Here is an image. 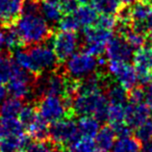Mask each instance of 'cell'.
Segmentation results:
<instances>
[{"instance_id":"cell-16","label":"cell","mask_w":152,"mask_h":152,"mask_svg":"<svg viewBox=\"0 0 152 152\" xmlns=\"http://www.w3.org/2000/svg\"><path fill=\"white\" fill-rule=\"evenodd\" d=\"M29 143L26 133L11 134L0 137V152H20Z\"/></svg>"},{"instance_id":"cell-28","label":"cell","mask_w":152,"mask_h":152,"mask_svg":"<svg viewBox=\"0 0 152 152\" xmlns=\"http://www.w3.org/2000/svg\"><path fill=\"white\" fill-rule=\"evenodd\" d=\"M106 121L112 127H115L119 124L125 122V105L122 104H108Z\"/></svg>"},{"instance_id":"cell-31","label":"cell","mask_w":152,"mask_h":152,"mask_svg":"<svg viewBox=\"0 0 152 152\" xmlns=\"http://www.w3.org/2000/svg\"><path fill=\"white\" fill-rule=\"evenodd\" d=\"M70 148L78 152H100L95 141L91 137H80Z\"/></svg>"},{"instance_id":"cell-43","label":"cell","mask_w":152,"mask_h":152,"mask_svg":"<svg viewBox=\"0 0 152 152\" xmlns=\"http://www.w3.org/2000/svg\"><path fill=\"white\" fill-rule=\"evenodd\" d=\"M121 2V4H124V5H131V4H133L134 2H137V0H119Z\"/></svg>"},{"instance_id":"cell-36","label":"cell","mask_w":152,"mask_h":152,"mask_svg":"<svg viewBox=\"0 0 152 152\" xmlns=\"http://www.w3.org/2000/svg\"><path fill=\"white\" fill-rule=\"evenodd\" d=\"M135 137L139 140L140 142H145L152 140V120L149 119L148 121H146L145 123H143L142 125H140L139 127L135 128Z\"/></svg>"},{"instance_id":"cell-20","label":"cell","mask_w":152,"mask_h":152,"mask_svg":"<svg viewBox=\"0 0 152 152\" xmlns=\"http://www.w3.org/2000/svg\"><path fill=\"white\" fill-rule=\"evenodd\" d=\"M73 15L75 16L80 28H86L89 26L95 25L98 18L97 11L93 7H90L88 4L77 7V9L73 12Z\"/></svg>"},{"instance_id":"cell-10","label":"cell","mask_w":152,"mask_h":152,"mask_svg":"<svg viewBox=\"0 0 152 152\" xmlns=\"http://www.w3.org/2000/svg\"><path fill=\"white\" fill-rule=\"evenodd\" d=\"M79 44L80 41L76 31L59 30L52 39V49L58 61H66L75 54L79 48Z\"/></svg>"},{"instance_id":"cell-37","label":"cell","mask_w":152,"mask_h":152,"mask_svg":"<svg viewBox=\"0 0 152 152\" xmlns=\"http://www.w3.org/2000/svg\"><path fill=\"white\" fill-rule=\"evenodd\" d=\"M117 24H118V19L116 16L110 15V14H101L100 16H98L95 25L113 31V29L117 27Z\"/></svg>"},{"instance_id":"cell-42","label":"cell","mask_w":152,"mask_h":152,"mask_svg":"<svg viewBox=\"0 0 152 152\" xmlns=\"http://www.w3.org/2000/svg\"><path fill=\"white\" fill-rule=\"evenodd\" d=\"M146 27H147V32L149 34V38L150 40L152 41V13L150 15L149 19H148L147 23H146Z\"/></svg>"},{"instance_id":"cell-30","label":"cell","mask_w":152,"mask_h":152,"mask_svg":"<svg viewBox=\"0 0 152 152\" xmlns=\"http://www.w3.org/2000/svg\"><path fill=\"white\" fill-rule=\"evenodd\" d=\"M3 45L9 50L12 51H15L16 49L21 47L22 41L16 28L14 27V25L4 27V42H3Z\"/></svg>"},{"instance_id":"cell-45","label":"cell","mask_w":152,"mask_h":152,"mask_svg":"<svg viewBox=\"0 0 152 152\" xmlns=\"http://www.w3.org/2000/svg\"><path fill=\"white\" fill-rule=\"evenodd\" d=\"M76 1H77V3H79L80 5H83V4H89L92 0H76Z\"/></svg>"},{"instance_id":"cell-48","label":"cell","mask_w":152,"mask_h":152,"mask_svg":"<svg viewBox=\"0 0 152 152\" xmlns=\"http://www.w3.org/2000/svg\"><path fill=\"white\" fill-rule=\"evenodd\" d=\"M20 152H21V151H20Z\"/></svg>"},{"instance_id":"cell-41","label":"cell","mask_w":152,"mask_h":152,"mask_svg":"<svg viewBox=\"0 0 152 152\" xmlns=\"http://www.w3.org/2000/svg\"><path fill=\"white\" fill-rule=\"evenodd\" d=\"M7 90L2 83H0V103H2L5 100V97H7Z\"/></svg>"},{"instance_id":"cell-26","label":"cell","mask_w":152,"mask_h":152,"mask_svg":"<svg viewBox=\"0 0 152 152\" xmlns=\"http://www.w3.org/2000/svg\"><path fill=\"white\" fill-rule=\"evenodd\" d=\"M1 137L11 134H21L25 133V127L17 118H1L0 119Z\"/></svg>"},{"instance_id":"cell-6","label":"cell","mask_w":152,"mask_h":152,"mask_svg":"<svg viewBox=\"0 0 152 152\" xmlns=\"http://www.w3.org/2000/svg\"><path fill=\"white\" fill-rule=\"evenodd\" d=\"M66 78L61 73L51 71L41 74L37 78L32 87V94L37 98H42L48 95L64 96L66 88Z\"/></svg>"},{"instance_id":"cell-7","label":"cell","mask_w":152,"mask_h":152,"mask_svg":"<svg viewBox=\"0 0 152 152\" xmlns=\"http://www.w3.org/2000/svg\"><path fill=\"white\" fill-rule=\"evenodd\" d=\"M28 52L32 61V73L41 75L43 73L54 71L57 67L58 59L53 49L46 44H36L30 46Z\"/></svg>"},{"instance_id":"cell-24","label":"cell","mask_w":152,"mask_h":152,"mask_svg":"<svg viewBox=\"0 0 152 152\" xmlns=\"http://www.w3.org/2000/svg\"><path fill=\"white\" fill-rule=\"evenodd\" d=\"M112 152H141V142L131 134L119 137L113 146Z\"/></svg>"},{"instance_id":"cell-38","label":"cell","mask_w":152,"mask_h":152,"mask_svg":"<svg viewBox=\"0 0 152 152\" xmlns=\"http://www.w3.org/2000/svg\"><path fill=\"white\" fill-rule=\"evenodd\" d=\"M128 99L131 103H143L145 100V91L141 88L134 87L128 92Z\"/></svg>"},{"instance_id":"cell-9","label":"cell","mask_w":152,"mask_h":152,"mask_svg":"<svg viewBox=\"0 0 152 152\" xmlns=\"http://www.w3.org/2000/svg\"><path fill=\"white\" fill-rule=\"evenodd\" d=\"M36 80L34 74L26 70L20 69L14 65L13 74L7 83V93L12 97L18 99H25L32 94V87Z\"/></svg>"},{"instance_id":"cell-18","label":"cell","mask_w":152,"mask_h":152,"mask_svg":"<svg viewBox=\"0 0 152 152\" xmlns=\"http://www.w3.org/2000/svg\"><path fill=\"white\" fill-rule=\"evenodd\" d=\"M116 131L112 126L105 125L100 127L99 131L95 137V143L97 145L100 152H110L112 151L113 146L116 142Z\"/></svg>"},{"instance_id":"cell-33","label":"cell","mask_w":152,"mask_h":152,"mask_svg":"<svg viewBox=\"0 0 152 152\" xmlns=\"http://www.w3.org/2000/svg\"><path fill=\"white\" fill-rule=\"evenodd\" d=\"M14 70V63L7 57H0V83H7Z\"/></svg>"},{"instance_id":"cell-39","label":"cell","mask_w":152,"mask_h":152,"mask_svg":"<svg viewBox=\"0 0 152 152\" xmlns=\"http://www.w3.org/2000/svg\"><path fill=\"white\" fill-rule=\"evenodd\" d=\"M145 91V104L149 107V110L152 112V83H148L146 86Z\"/></svg>"},{"instance_id":"cell-40","label":"cell","mask_w":152,"mask_h":152,"mask_svg":"<svg viewBox=\"0 0 152 152\" xmlns=\"http://www.w3.org/2000/svg\"><path fill=\"white\" fill-rule=\"evenodd\" d=\"M141 152H152V140L147 141L141 146Z\"/></svg>"},{"instance_id":"cell-8","label":"cell","mask_w":152,"mask_h":152,"mask_svg":"<svg viewBox=\"0 0 152 152\" xmlns=\"http://www.w3.org/2000/svg\"><path fill=\"white\" fill-rule=\"evenodd\" d=\"M112 37V30L104 29L97 25L83 28V40L85 51L96 57L100 56L105 51L106 45Z\"/></svg>"},{"instance_id":"cell-19","label":"cell","mask_w":152,"mask_h":152,"mask_svg":"<svg viewBox=\"0 0 152 152\" xmlns=\"http://www.w3.org/2000/svg\"><path fill=\"white\" fill-rule=\"evenodd\" d=\"M40 12L48 23H58L64 16L61 4L54 0H43L40 5Z\"/></svg>"},{"instance_id":"cell-17","label":"cell","mask_w":152,"mask_h":152,"mask_svg":"<svg viewBox=\"0 0 152 152\" xmlns=\"http://www.w3.org/2000/svg\"><path fill=\"white\" fill-rule=\"evenodd\" d=\"M152 13V4L146 0L140 1L131 4L129 7L131 23L133 24H146Z\"/></svg>"},{"instance_id":"cell-14","label":"cell","mask_w":152,"mask_h":152,"mask_svg":"<svg viewBox=\"0 0 152 152\" xmlns=\"http://www.w3.org/2000/svg\"><path fill=\"white\" fill-rule=\"evenodd\" d=\"M151 110L145 103L125 104V123L132 128H137L150 119Z\"/></svg>"},{"instance_id":"cell-32","label":"cell","mask_w":152,"mask_h":152,"mask_svg":"<svg viewBox=\"0 0 152 152\" xmlns=\"http://www.w3.org/2000/svg\"><path fill=\"white\" fill-rule=\"evenodd\" d=\"M38 115H39L38 110H37V107H34V105H32V104H26V105H23L21 112L19 113L18 119H19V121L26 128L38 117Z\"/></svg>"},{"instance_id":"cell-1","label":"cell","mask_w":152,"mask_h":152,"mask_svg":"<svg viewBox=\"0 0 152 152\" xmlns=\"http://www.w3.org/2000/svg\"><path fill=\"white\" fill-rule=\"evenodd\" d=\"M14 27L20 36L22 44L28 46L43 43L51 36L50 25L41 12L21 13L14 23Z\"/></svg>"},{"instance_id":"cell-4","label":"cell","mask_w":152,"mask_h":152,"mask_svg":"<svg viewBox=\"0 0 152 152\" xmlns=\"http://www.w3.org/2000/svg\"><path fill=\"white\" fill-rule=\"evenodd\" d=\"M49 127L50 143L57 147H71L80 137L77 127V123L72 119H61L54 123H51Z\"/></svg>"},{"instance_id":"cell-27","label":"cell","mask_w":152,"mask_h":152,"mask_svg":"<svg viewBox=\"0 0 152 152\" xmlns=\"http://www.w3.org/2000/svg\"><path fill=\"white\" fill-rule=\"evenodd\" d=\"M92 7L100 14H118L121 10V2L119 0H92Z\"/></svg>"},{"instance_id":"cell-35","label":"cell","mask_w":152,"mask_h":152,"mask_svg":"<svg viewBox=\"0 0 152 152\" xmlns=\"http://www.w3.org/2000/svg\"><path fill=\"white\" fill-rule=\"evenodd\" d=\"M26 152H55L54 145L46 141H32L25 147Z\"/></svg>"},{"instance_id":"cell-44","label":"cell","mask_w":152,"mask_h":152,"mask_svg":"<svg viewBox=\"0 0 152 152\" xmlns=\"http://www.w3.org/2000/svg\"><path fill=\"white\" fill-rule=\"evenodd\" d=\"M3 42H4V31L0 29V46H2Z\"/></svg>"},{"instance_id":"cell-29","label":"cell","mask_w":152,"mask_h":152,"mask_svg":"<svg viewBox=\"0 0 152 152\" xmlns=\"http://www.w3.org/2000/svg\"><path fill=\"white\" fill-rule=\"evenodd\" d=\"M12 61L14 63V65L17 66L20 69L26 70V71L32 73V61L28 50H24L21 48L16 49L15 51H13Z\"/></svg>"},{"instance_id":"cell-49","label":"cell","mask_w":152,"mask_h":152,"mask_svg":"<svg viewBox=\"0 0 152 152\" xmlns=\"http://www.w3.org/2000/svg\"><path fill=\"white\" fill-rule=\"evenodd\" d=\"M38 1H39V0H38Z\"/></svg>"},{"instance_id":"cell-3","label":"cell","mask_w":152,"mask_h":152,"mask_svg":"<svg viewBox=\"0 0 152 152\" xmlns=\"http://www.w3.org/2000/svg\"><path fill=\"white\" fill-rule=\"evenodd\" d=\"M99 67L96 56L87 51L76 52L65 63V73L71 79L83 80V78L93 74Z\"/></svg>"},{"instance_id":"cell-15","label":"cell","mask_w":152,"mask_h":152,"mask_svg":"<svg viewBox=\"0 0 152 152\" xmlns=\"http://www.w3.org/2000/svg\"><path fill=\"white\" fill-rule=\"evenodd\" d=\"M24 0H0V23L3 28L14 25L22 13Z\"/></svg>"},{"instance_id":"cell-23","label":"cell","mask_w":152,"mask_h":152,"mask_svg":"<svg viewBox=\"0 0 152 152\" xmlns=\"http://www.w3.org/2000/svg\"><path fill=\"white\" fill-rule=\"evenodd\" d=\"M25 129H27L29 137H32L34 141H46L49 137L48 123L39 115Z\"/></svg>"},{"instance_id":"cell-5","label":"cell","mask_w":152,"mask_h":152,"mask_svg":"<svg viewBox=\"0 0 152 152\" xmlns=\"http://www.w3.org/2000/svg\"><path fill=\"white\" fill-rule=\"evenodd\" d=\"M39 116L47 123H54L65 119L71 110L66 100L61 96L48 95L40 98L37 104Z\"/></svg>"},{"instance_id":"cell-47","label":"cell","mask_w":152,"mask_h":152,"mask_svg":"<svg viewBox=\"0 0 152 152\" xmlns=\"http://www.w3.org/2000/svg\"><path fill=\"white\" fill-rule=\"evenodd\" d=\"M146 1H148V2H150L152 4V0H146Z\"/></svg>"},{"instance_id":"cell-22","label":"cell","mask_w":152,"mask_h":152,"mask_svg":"<svg viewBox=\"0 0 152 152\" xmlns=\"http://www.w3.org/2000/svg\"><path fill=\"white\" fill-rule=\"evenodd\" d=\"M106 98L108 102L113 104H122L125 105L128 100V91L119 85L118 83H110L106 85Z\"/></svg>"},{"instance_id":"cell-46","label":"cell","mask_w":152,"mask_h":152,"mask_svg":"<svg viewBox=\"0 0 152 152\" xmlns=\"http://www.w3.org/2000/svg\"><path fill=\"white\" fill-rule=\"evenodd\" d=\"M64 152H78V151H76V150H74V149H72V148H70V149H68V150H65Z\"/></svg>"},{"instance_id":"cell-2","label":"cell","mask_w":152,"mask_h":152,"mask_svg":"<svg viewBox=\"0 0 152 152\" xmlns=\"http://www.w3.org/2000/svg\"><path fill=\"white\" fill-rule=\"evenodd\" d=\"M108 104L102 91L79 92L72 100L71 112L76 116H93L99 121H106Z\"/></svg>"},{"instance_id":"cell-21","label":"cell","mask_w":152,"mask_h":152,"mask_svg":"<svg viewBox=\"0 0 152 152\" xmlns=\"http://www.w3.org/2000/svg\"><path fill=\"white\" fill-rule=\"evenodd\" d=\"M80 137L94 139L100 129V121L93 116H81L77 121Z\"/></svg>"},{"instance_id":"cell-25","label":"cell","mask_w":152,"mask_h":152,"mask_svg":"<svg viewBox=\"0 0 152 152\" xmlns=\"http://www.w3.org/2000/svg\"><path fill=\"white\" fill-rule=\"evenodd\" d=\"M23 107L21 99L12 97L5 99L0 105V115L3 118H16Z\"/></svg>"},{"instance_id":"cell-34","label":"cell","mask_w":152,"mask_h":152,"mask_svg":"<svg viewBox=\"0 0 152 152\" xmlns=\"http://www.w3.org/2000/svg\"><path fill=\"white\" fill-rule=\"evenodd\" d=\"M57 24H58L59 30H65V31H77L80 28L73 13L63 16V18L59 20Z\"/></svg>"},{"instance_id":"cell-12","label":"cell","mask_w":152,"mask_h":152,"mask_svg":"<svg viewBox=\"0 0 152 152\" xmlns=\"http://www.w3.org/2000/svg\"><path fill=\"white\" fill-rule=\"evenodd\" d=\"M132 61L137 75V81L146 86L152 83V47L144 45L137 49L133 53Z\"/></svg>"},{"instance_id":"cell-11","label":"cell","mask_w":152,"mask_h":152,"mask_svg":"<svg viewBox=\"0 0 152 152\" xmlns=\"http://www.w3.org/2000/svg\"><path fill=\"white\" fill-rule=\"evenodd\" d=\"M107 72L110 76H113L115 80L122 86L127 91H130L137 83V75L133 66H131L128 61H108Z\"/></svg>"},{"instance_id":"cell-13","label":"cell","mask_w":152,"mask_h":152,"mask_svg":"<svg viewBox=\"0 0 152 152\" xmlns=\"http://www.w3.org/2000/svg\"><path fill=\"white\" fill-rule=\"evenodd\" d=\"M108 61H129L133 56V49L121 34L113 36L105 48Z\"/></svg>"}]
</instances>
